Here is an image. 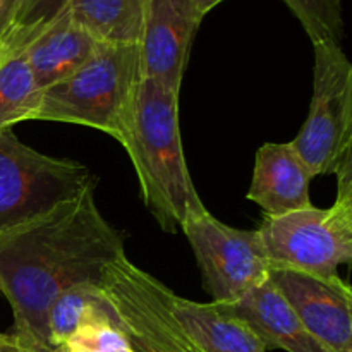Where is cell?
Instances as JSON below:
<instances>
[{
    "mask_svg": "<svg viewBox=\"0 0 352 352\" xmlns=\"http://www.w3.org/2000/svg\"><path fill=\"white\" fill-rule=\"evenodd\" d=\"M95 184L71 201L0 234V294L14 313V333L48 344L52 302L76 284H102L124 253V234L96 206ZM52 347V346H50Z\"/></svg>",
    "mask_w": 352,
    "mask_h": 352,
    "instance_id": "cell-1",
    "label": "cell"
},
{
    "mask_svg": "<svg viewBox=\"0 0 352 352\" xmlns=\"http://www.w3.org/2000/svg\"><path fill=\"white\" fill-rule=\"evenodd\" d=\"M122 146L136 168L146 208L168 234L205 208L186 164L179 129V93L141 79Z\"/></svg>",
    "mask_w": 352,
    "mask_h": 352,
    "instance_id": "cell-2",
    "label": "cell"
},
{
    "mask_svg": "<svg viewBox=\"0 0 352 352\" xmlns=\"http://www.w3.org/2000/svg\"><path fill=\"white\" fill-rule=\"evenodd\" d=\"M140 81L138 45L98 43L78 71L41 91L33 120L95 127L122 144Z\"/></svg>",
    "mask_w": 352,
    "mask_h": 352,
    "instance_id": "cell-3",
    "label": "cell"
},
{
    "mask_svg": "<svg viewBox=\"0 0 352 352\" xmlns=\"http://www.w3.org/2000/svg\"><path fill=\"white\" fill-rule=\"evenodd\" d=\"M337 199L330 208L265 215L258 234L272 268L284 267L333 277L352 260V160L337 172Z\"/></svg>",
    "mask_w": 352,
    "mask_h": 352,
    "instance_id": "cell-4",
    "label": "cell"
},
{
    "mask_svg": "<svg viewBox=\"0 0 352 352\" xmlns=\"http://www.w3.org/2000/svg\"><path fill=\"white\" fill-rule=\"evenodd\" d=\"M86 165L40 153L0 131V234L71 201L95 184Z\"/></svg>",
    "mask_w": 352,
    "mask_h": 352,
    "instance_id": "cell-5",
    "label": "cell"
},
{
    "mask_svg": "<svg viewBox=\"0 0 352 352\" xmlns=\"http://www.w3.org/2000/svg\"><path fill=\"white\" fill-rule=\"evenodd\" d=\"M313 50L309 113L291 144L316 177L352 160V64L336 41L313 43Z\"/></svg>",
    "mask_w": 352,
    "mask_h": 352,
    "instance_id": "cell-6",
    "label": "cell"
},
{
    "mask_svg": "<svg viewBox=\"0 0 352 352\" xmlns=\"http://www.w3.org/2000/svg\"><path fill=\"white\" fill-rule=\"evenodd\" d=\"M102 289L136 352H199L172 311L174 292L126 254L105 268Z\"/></svg>",
    "mask_w": 352,
    "mask_h": 352,
    "instance_id": "cell-7",
    "label": "cell"
},
{
    "mask_svg": "<svg viewBox=\"0 0 352 352\" xmlns=\"http://www.w3.org/2000/svg\"><path fill=\"white\" fill-rule=\"evenodd\" d=\"M181 229L191 244L212 302H236L268 278L272 265L258 230L226 226L206 208L188 215Z\"/></svg>",
    "mask_w": 352,
    "mask_h": 352,
    "instance_id": "cell-8",
    "label": "cell"
},
{
    "mask_svg": "<svg viewBox=\"0 0 352 352\" xmlns=\"http://www.w3.org/2000/svg\"><path fill=\"white\" fill-rule=\"evenodd\" d=\"M272 284L302 325L332 352H352V291L339 275L322 277L294 268H270Z\"/></svg>",
    "mask_w": 352,
    "mask_h": 352,
    "instance_id": "cell-9",
    "label": "cell"
},
{
    "mask_svg": "<svg viewBox=\"0 0 352 352\" xmlns=\"http://www.w3.org/2000/svg\"><path fill=\"white\" fill-rule=\"evenodd\" d=\"M203 17L191 0H148L140 36L141 79L181 91L192 40Z\"/></svg>",
    "mask_w": 352,
    "mask_h": 352,
    "instance_id": "cell-10",
    "label": "cell"
},
{
    "mask_svg": "<svg viewBox=\"0 0 352 352\" xmlns=\"http://www.w3.org/2000/svg\"><path fill=\"white\" fill-rule=\"evenodd\" d=\"M313 174L291 143H265L254 157L248 199L267 217L311 208L309 182Z\"/></svg>",
    "mask_w": 352,
    "mask_h": 352,
    "instance_id": "cell-11",
    "label": "cell"
},
{
    "mask_svg": "<svg viewBox=\"0 0 352 352\" xmlns=\"http://www.w3.org/2000/svg\"><path fill=\"white\" fill-rule=\"evenodd\" d=\"M227 313L243 320L265 344L267 349L287 352H332L308 332L284 296L272 284L270 277L243 298L222 305Z\"/></svg>",
    "mask_w": 352,
    "mask_h": 352,
    "instance_id": "cell-12",
    "label": "cell"
},
{
    "mask_svg": "<svg viewBox=\"0 0 352 352\" xmlns=\"http://www.w3.org/2000/svg\"><path fill=\"white\" fill-rule=\"evenodd\" d=\"M21 43L41 89L78 71L98 47V41L74 23L69 10Z\"/></svg>",
    "mask_w": 352,
    "mask_h": 352,
    "instance_id": "cell-13",
    "label": "cell"
},
{
    "mask_svg": "<svg viewBox=\"0 0 352 352\" xmlns=\"http://www.w3.org/2000/svg\"><path fill=\"white\" fill-rule=\"evenodd\" d=\"M172 311L199 352H267L260 337L217 302L172 296Z\"/></svg>",
    "mask_w": 352,
    "mask_h": 352,
    "instance_id": "cell-14",
    "label": "cell"
},
{
    "mask_svg": "<svg viewBox=\"0 0 352 352\" xmlns=\"http://www.w3.org/2000/svg\"><path fill=\"white\" fill-rule=\"evenodd\" d=\"M148 0H71L69 14L98 43L138 45Z\"/></svg>",
    "mask_w": 352,
    "mask_h": 352,
    "instance_id": "cell-15",
    "label": "cell"
},
{
    "mask_svg": "<svg viewBox=\"0 0 352 352\" xmlns=\"http://www.w3.org/2000/svg\"><path fill=\"white\" fill-rule=\"evenodd\" d=\"M2 41L6 48L0 58V131H7L33 120L43 89L31 71L23 43L14 38Z\"/></svg>",
    "mask_w": 352,
    "mask_h": 352,
    "instance_id": "cell-16",
    "label": "cell"
},
{
    "mask_svg": "<svg viewBox=\"0 0 352 352\" xmlns=\"http://www.w3.org/2000/svg\"><path fill=\"white\" fill-rule=\"evenodd\" d=\"M93 323H119L102 284H76L57 296L48 309V344L57 347Z\"/></svg>",
    "mask_w": 352,
    "mask_h": 352,
    "instance_id": "cell-17",
    "label": "cell"
},
{
    "mask_svg": "<svg viewBox=\"0 0 352 352\" xmlns=\"http://www.w3.org/2000/svg\"><path fill=\"white\" fill-rule=\"evenodd\" d=\"M308 33L311 43L336 41L344 36L342 0H284Z\"/></svg>",
    "mask_w": 352,
    "mask_h": 352,
    "instance_id": "cell-18",
    "label": "cell"
},
{
    "mask_svg": "<svg viewBox=\"0 0 352 352\" xmlns=\"http://www.w3.org/2000/svg\"><path fill=\"white\" fill-rule=\"evenodd\" d=\"M54 352H136L119 323H93L79 329Z\"/></svg>",
    "mask_w": 352,
    "mask_h": 352,
    "instance_id": "cell-19",
    "label": "cell"
},
{
    "mask_svg": "<svg viewBox=\"0 0 352 352\" xmlns=\"http://www.w3.org/2000/svg\"><path fill=\"white\" fill-rule=\"evenodd\" d=\"M71 0H17L3 38L24 41L67 10Z\"/></svg>",
    "mask_w": 352,
    "mask_h": 352,
    "instance_id": "cell-20",
    "label": "cell"
},
{
    "mask_svg": "<svg viewBox=\"0 0 352 352\" xmlns=\"http://www.w3.org/2000/svg\"><path fill=\"white\" fill-rule=\"evenodd\" d=\"M10 337H12L14 352H54V347L47 346V344L40 342L33 337L21 336V333L14 332H10Z\"/></svg>",
    "mask_w": 352,
    "mask_h": 352,
    "instance_id": "cell-21",
    "label": "cell"
},
{
    "mask_svg": "<svg viewBox=\"0 0 352 352\" xmlns=\"http://www.w3.org/2000/svg\"><path fill=\"white\" fill-rule=\"evenodd\" d=\"M10 17H12V10H10V7L7 6L3 0H0V40L6 36L7 30H9Z\"/></svg>",
    "mask_w": 352,
    "mask_h": 352,
    "instance_id": "cell-22",
    "label": "cell"
},
{
    "mask_svg": "<svg viewBox=\"0 0 352 352\" xmlns=\"http://www.w3.org/2000/svg\"><path fill=\"white\" fill-rule=\"evenodd\" d=\"M220 2H223V0H191L192 7H195L196 12L201 17H205L206 14H208L213 7L219 6Z\"/></svg>",
    "mask_w": 352,
    "mask_h": 352,
    "instance_id": "cell-23",
    "label": "cell"
},
{
    "mask_svg": "<svg viewBox=\"0 0 352 352\" xmlns=\"http://www.w3.org/2000/svg\"><path fill=\"white\" fill-rule=\"evenodd\" d=\"M0 352H14L12 337H10V333L0 332Z\"/></svg>",
    "mask_w": 352,
    "mask_h": 352,
    "instance_id": "cell-24",
    "label": "cell"
},
{
    "mask_svg": "<svg viewBox=\"0 0 352 352\" xmlns=\"http://www.w3.org/2000/svg\"><path fill=\"white\" fill-rule=\"evenodd\" d=\"M3 2H6L7 6L10 7V10H12V14H14V9H16V3H17V0H3ZM10 19H12V17H10Z\"/></svg>",
    "mask_w": 352,
    "mask_h": 352,
    "instance_id": "cell-25",
    "label": "cell"
},
{
    "mask_svg": "<svg viewBox=\"0 0 352 352\" xmlns=\"http://www.w3.org/2000/svg\"><path fill=\"white\" fill-rule=\"evenodd\" d=\"M3 48H6V45H3V41L0 40V58H2V55H3Z\"/></svg>",
    "mask_w": 352,
    "mask_h": 352,
    "instance_id": "cell-26",
    "label": "cell"
}]
</instances>
